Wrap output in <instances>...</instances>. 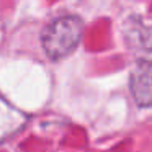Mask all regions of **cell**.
<instances>
[{"mask_svg": "<svg viewBox=\"0 0 152 152\" xmlns=\"http://www.w3.org/2000/svg\"><path fill=\"white\" fill-rule=\"evenodd\" d=\"M124 39L137 61L152 62V26H142L137 18H132L124 28Z\"/></svg>", "mask_w": 152, "mask_h": 152, "instance_id": "cell-3", "label": "cell"}, {"mask_svg": "<svg viewBox=\"0 0 152 152\" xmlns=\"http://www.w3.org/2000/svg\"><path fill=\"white\" fill-rule=\"evenodd\" d=\"M26 116L17 110L12 103H8L4 96H0V142L17 134L25 124Z\"/></svg>", "mask_w": 152, "mask_h": 152, "instance_id": "cell-4", "label": "cell"}, {"mask_svg": "<svg viewBox=\"0 0 152 152\" xmlns=\"http://www.w3.org/2000/svg\"><path fill=\"white\" fill-rule=\"evenodd\" d=\"M129 87L139 106H152V62L136 61L129 77Z\"/></svg>", "mask_w": 152, "mask_h": 152, "instance_id": "cell-2", "label": "cell"}, {"mask_svg": "<svg viewBox=\"0 0 152 152\" xmlns=\"http://www.w3.org/2000/svg\"><path fill=\"white\" fill-rule=\"evenodd\" d=\"M83 34V23L75 15H66L51 21L41 33V44L44 53L53 61H59L69 56Z\"/></svg>", "mask_w": 152, "mask_h": 152, "instance_id": "cell-1", "label": "cell"}]
</instances>
